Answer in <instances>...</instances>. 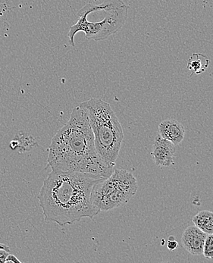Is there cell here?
<instances>
[{
    "label": "cell",
    "mask_w": 213,
    "mask_h": 263,
    "mask_svg": "<svg viewBox=\"0 0 213 263\" xmlns=\"http://www.w3.org/2000/svg\"><path fill=\"white\" fill-rule=\"evenodd\" d=\"M159 135L161 138L178 145L184 139L185 130L180 122L175 119L163 121L158 127Z\"/></svg>",
    "instance_id": "obj_8"
},
{
    "label": "cell",
    "mask_w": 213,
    "mask_h": 263,
    "mask_svg": "<svg viewBox=\"0 0 213 263\" xmlns=\"http://www.w3.org/2000/svg\"><path fill=\"white\" fill-rule=\"evenodd\" d=\"M9 252L4 249L0 248V263L6 262V258L9 256Z\"/></svg>",
    "instance_id": "obj_13"
},
{
    "label": "cell",
    "mask_w": 213,
    "mask_h": 263,
    "mask_svg": "<svg viewBox=\"0 0 213 263\" xmlns=\"http://www.w3.org/2000/svg\"><path fill=\"white\" fill-rule=\"evenodd\" d=\"M208 234L200 230L197 226L187 228L181 237L183 247L193 256L203 254L205 240Z\"/></svg>",
    "instance_id": "obj_7"
},
{
    "label": "cell",
    "mask_w": 213,
    "mask_h": 263,
    "mask_svg": "<svg viewBox=\"0 0 213 263\" xmlns=\"http://www.w3.org/2000/svg\"><path fill=\"white\" fill-rule=\"evenodd\" d=\"M178 247H179L178 241L174 240L173 237H169V238H168V243H167V248H168V250H169L170 251H174L175 250L178 248Z\"/></svg>",
    "instance_id": "obj_12"
},
{
    "label": "cell",
    "mask_w": 213,
    "mask_h": 263,
    "mask_svg": "<svg viewBox=\"0 0 213 263\" xmlns=\"http://www.w3.org/2000/svg\"><path fill=\"white\" fill-rule=\"evenodd\" d=\"M203 255L208 259H213V234H208L205 240Z\"/></svg>",
    "instance_id": "obj_11"
},
{
    "label": "cell",
    "mask_w": 213,
    "mask_h": 263,
    "mask_svg": "<svg viewBox=\"0 0 213 263\" xmlns=\"http://www.w3.org/2000/svg\"><path fill=\"white\" fill-rule=\"evenodd\" d=\"M195 226L207 234H213V213L203 210L199 212L192 219Z\"/></svg>",
    "instance_id": "obj_9"
},
{
    "label": "cell",
    "mask_w": 213,
    "mask_h": 263,
    "mask_svg": "<svg viewBox=\"0 0 213 263\" xmlns=\"http://www.w3.org/2000/svg\"><path fill=\"white\" fill-rule=\"evenodd\" d=\"M105 178L86 172L52 170L38 196L46 222L63 227L83 218L93 220L100 210L92 202V191Z\"/></svg>",
    "instance_id": "obj_1"
},
{
    "label": "cell",
    "mask_w": 213,
    "mask_h": 263,
    "mask_svg": "<svg viewBox=\"0 0 213 263\" xmlns=\"http://www.w3.org/2000/svg\"><path fill=\"white\" fill-rule=\"evenodd\" d=\"M0 248L4 249V250H7L8 252L10 251V249H9V247L3 245V243H0Z\"/></svg>",
    "instance_id": "obj_15"
},
{
    "label": "cell",
    "mask_w": 213,
    "mask_h": 263,
    "mask_svg": "<svg viewBox=\"0 0 213 263\" xmlns=\"http://www.w3.org/2000/svg\"><path fill=\"white\" fill-rule=\"evenodd\" d=\"M48 153L47 161L52 171L86 172L106 178L113 172L96 152L88 117L80 105L72 110L68 122L55 134Z\"/></svg>",
    "instance_id": "obj_2"
},
{
    "label": "cell",
    "mask_w": 213,
    "mask_h": 263,
    "mask_svg": "<svg viewBox=\"0 0 213 263\" xmlns=\"http://www.w3.org/2000/svg\"><path fill=\"white\" fill-rule=\"evenodd\" d=\"M79 105L87 113L99 156L113 168L124 139L123 128L115 111L109 103L100 99H90Z\"/></svg>",
    "instance_id": "obj_4"
},
{
    "label": "cell",
    "mask_w": 213,
    "mask_h": 263,
    "mask_svg": "<svg viewBox=\"0 0 213 263\" xmlns=\"http://www.w3.org/2000/svg\"><path fill=\"white\" fill-rule=\"evenodd\" d=\"M12 262V263H21V261L17 259L14 255L9 254L6 259V262Z\"/></svg>",
    "instance_id": "obj_14"
},
{
    "label": "cell",
    "mask_w": 213,
    "mask_h": 263,
    "mask_svg": "<svg viewBox=\"0 0 213 263\" xmlns=\"http://www.w3.org/2000/svg\"><path fill=\"white\" fill-rule=\"evenodd\" d=\"M119 0H106L101 4L87 3L78 12V22L68 33L71 47H75L74 36L85 33L87 40L103 41L122 29L128 17V6Z\"/></svg>",
    "instance_id": "obj_3"
},
{
    "label": "cell",
    "mask_w": 213,
    "mask_h": 263,
    "mask_svg": "<svg viewBox=\"0 0 213 263\" xmlns=\"http://www.w3.org/2000/svg\"><path fill=\"white\" fill-rule=\"evenodd\" d=\"M138 181L131 172L115 170L108 178L93 186L92 202L101 211L107 212L130 201L138 191Z\"/></svg>",
    "instance_id": "obj_5"
},
{
    "label": "cell",
    "mask_w": 213,
    "mask_h": 263,
    "mask_svg": "<svg viewBox=\"0 0 213 263\" xmlns=\"http://www.w3.org/2000/svg\"><path fill=\"white\" fill-rule=\"evenodd\" d=\"M176 151V145L158 135L154 140L151 154L157 166L169 167L173 164Z\"/></svg>",
    "instance_id": "obj_6"
},
{
    "label": "cell",
    "mask_w": 213,
    "mask_h": 263,
    "mask_svg": "<svg viewBox=\"0 0 213 263\" xmlns=\"http://www.w3.org/2000/svg\"><path fill=\"white\" fill-rule=\"evenodd\" d=\"M205 55L200 53H195L187 63V69L192 71L191 76L193 74H199L206 71V68L209 66V61L203 63V60Z\"/></svg>",
    "instance_id": "obj_10"
}]
</instances>
